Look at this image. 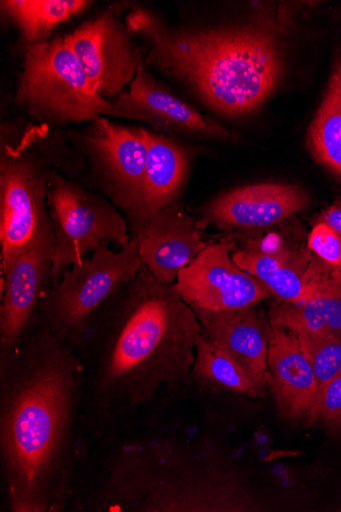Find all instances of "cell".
Wrapping results in <instances>:
<instances>
[{"label": "cell", "instance_id": "22", "mask_svg": "<svg viewBox=\"0 0 341 512\" xmlns=\"http://www.w3.org/2000/svg\"><path fill=\"white\" fill-rule=\"evenodd\" d=\"M308 138L316 161L341 179V57L311 123Z\"/></svg>", "mask_w": 341, "mask_h": 512}, {"label": "cell", "instance_id": "20", "mask_svg": "<svg viewBox=\"0 0 341 512\" xmlns=\"http://www.w3.org/2000/svg\"><path fill=\"white\" fill-rule=\"evenodd\" d=\"M191 382L217 394L231 393L250 398L266 396V390L230 356L212 344L203 333L197 341Z\"/></svg>", "mask_w": 341, "mask_h": 512}, {"label": "cell", "instance_id": "19", "mask_svg": "<svg viewBox=\"0 0 341 512\" xmlns=\"http://www.w3.org/2000/svg\"><path fill=\"white\" fill-rule=\"evenodd\" d=\"M146 138L149 150L146 158L144 211L140 221L175 204L189 164L187 150L172 138L150 130H146Z\"/></svg>", "mask_w": 341, "mask_h": 512}, {"label": "cell", "instance_id": "2", "mask_svg": "<svg viewBox=\"0 0 341 512\" xmlns=\"http://www.w3.org/2000/svg\"><path fill=\"white\" fill-rule=\"evenodd\" d=\"M84 364L39 317L0 352V459L12 512H61L76 492L88 445L82 433Z\"/></svg>", "mask_w": 341, "mask_h": 512}, {"label": "cell", "instance_id": "9", "mask_svg": "<svg viewBox=\"0 0 341 512\" xmlns=\"http://www.w3.org/2000/svg\"><path fill=\"white\" fill-rule=\"evenodd\" d=\"M53 252L52 226L2 265L0 352L16 348L37 321L43 296L53 283Z\"/></svg>", "mask_w": 341, "mask_h": 512}, {"label": "cell", "instance_id": "3", "mask_svg": "<svg viewBox=\"0 0 341 512\" xmlns=\"http://www.w3.org/2000/svg\"><path fill=\"white\" fill-rule=\"evenodd\" d=\"M125 23L149 43L145 66L180 83L218 115L237 118L254 113L281 79L280 44L270 28L172 29L142 9L132 11Z\"/></svg>", "mask_w": 341, "mask_h": 512}, {"label": "cell", "instance_id": "18", "mask_svg": "<svg viewBox=\"0 0 341 512\" xmlns=\"http://www.w3.org/2000/svg\"><path fill=\"white\" fill-rule=\"evenodd\" d=\"M271 324L341 341V270L332 269L315 294L300 304L276 301L268 312Z\"/></svg>", "mask_w": 341, "mask_h": 512}, {"label": "cell", "instance_id": "7", "mask_svg": "<svg viewBox=\"0 0 341 512\" xmlns=\"http://www.w3.org/2000/svg\"><path fill=\"white\" fill-rule=\"evenodd\" d=\"M67 138L83 162L87 188L99 191L122 210L129 227L138 223L144 211L146 129L125 127L100 116L85 131L69 130Z\"/></svg>", "mask_w": 341, "mask_h": 512}, {"label": "cell", "instance_id": "15", "mask_svg": "<svg viewBox=\"0 0 341 512\" xmlns=\"http://www.w3.org/2000/svg\"><path fill=\"white\" fill-rule=\"evenodd\" d=\"M309 197L299 186L259 183L223 193L201 209L199 229L214 225L225 231L268 228L303 211Z\"/></svg>", "mask_w": 341, "mask_h": 512}, {"label": "cell", "instance_id": "12", "mask_svg": "<svg viewBox=\"0 0 341 512\" xmlns=\"http://www.w3.org/2000/svg\"><path fill=\"white\" fill-rule=\"evenodd\" d=\"M107 116L137 120L157 131L211 141L237 142L241 138L178 98L145 65L139 68L130 88L112 103Z\"/></svg>", "mask_w": 341, "mask_h": 512}, {"label": "cell", "instance_id": "24", "mask_svg": "<svg viewBox=\"0 0 341 512\" xmlns=\"http://www.w3.org/2000/svg\"><path fill=\"white\" fill-rule=\"evenodd\" d=\"M316 424L332 434L341 433V374L324 389L307 426Z\"/></svg>", "mask_w": 341, "mask_h": 512}, {"label": "cell", "instance_id": "10", "mask_svg": "<svg viewBox=\"0 0 341 512\" xmlns=\"http://www.w3.org/2000/svg\"><path fill=\"white\" fill-rule=\"evenodd\" d=\"M64 39L97 95L107 100L118 97L145 65L134 34L113 10L82 24Z\"/></svg>", "mask_w": 341, "mask_h": 512}, {"label": "cell", "instance_id": "26", "mask_svg": "<svg viewBox=\"0 0 341 512\" xmlns=\"http://www.w3.org/2000/svg\"><path fill=\"white\" fill-rule=\"evenodd\" d=\"M317 221L324 222L332 227L341 239V198L325 209Z\"/></svg>", "mask_w": 341, "mask_h": 512}, {"label": "cell", "instance_id": "16", "mask_svg": "<svg viewBox=\"0 0 341 512\" xmlns=\"http://www.w3.org/2000/svg\"><path fill=\"white\" fill-rule=\"evenodd\" d=\"M270 325L266 388L282 420L307 424L317 396L313 367L294 331Z\"/></svg>", "mask_w": 341, "mask_h": 512}, {"label": "cell", "instance_id": "6", "mask_svg": "<svg viewBox=\"0 0 341 512\" xmlns=\"http://www.w3.org/2000/svg\"><path fill=\"white\" fill-rule=\"evenodd\" d=\"M16 103L51 128L107 116L112 105L97 95L64 37L26 49Z\"/></svg>", "mask_w": 341, "mask_h": 512}, {"label": "cell", "instance_id": "1", "mask_svg": "<svg viewBox=\"0 0 341 512\" xmlns=\"http://www.w3.org/2000/svg\"><path fill=\"white\" fill-rule=\"evenodd\" d=\"M202 325L194 310L145 268L107 308L81 354L82 433L108 445L191 382Z\"/></svg>", "mask_w": 341, "mask_h": 512}, {"label": "cell", "instance_id": "23", "mask_svg": "<svg viewBox=\"0 0 341 512\" xmlns=\"http://www.w3.org/2000/svg\"><path fill=\"white\" fill-rule=\"evenodd\" d=\"M294 332L314 370L317 383L315 409L326 386L341 374V341L303 331Z\"/></svg>", "mask_w": 341, "mask_h": 512}, {"label": "cell", "instance_id": "17", "mask_svg": "<svg viewBox=\"0 0 341 512\" xmlns=\"http://www.w3.org/2000/svg\"><path fill=\"white\" fill-rule=\"evenodd\" d=\"M192 309L200 320L204 336L267 391L265 379L271 330L268 315L257 306L232 311Z\"/></svg>", "mask_w": 341, "mask_h": 512}, {"label": "cell", "instance_id": "25", "mask_svg": "<svg viewBox=\"0 0 341 512\" xmlns=\"http://www.w3.org/2000/svg\"><path fill=\"white\" fill-rule=\"evenodd\" d=\"M308 248L328 266L341 270V239L328 224L316 222L309 235Z\"/></svg>", "mask_w": 341, "mask_h": 512}, {"label": "cell", "instance_id": "21", "mask_svg": "<svg viewBox=\"0 0 341 512\" xmlns=\"http://www.w3.org/2000/svg\"><path fill=\"white\" fill-rule=\"evenodd\" d=\"M91 4L86 0H3L0 7L18 27L28 49L48 41L59 25L82 14Z\"/></svg>", "mask_w": 341, "mask_h": 512}, {"label": "cell", "instance_id": "8", "mask_svg": "<svg viewBox=\"0 0 341 512\" xmlns=\"http://www.w3.org/2000/svg\"><path fill=\"white\" fill-rule=\"evenodd\" d=\"M47 208L54 231L52 284L96 250L111 245L121 250L131 242L128 221L119 209L64 172L52 176Z\"/></svg>", "mask_w": 341, "mask_h": 512}, {"label": "cell", "instance_id": "5", "mask_svg": "<svg viewBox=\"0 0 341 512\" xmlns=\"http://www.w3.org/2000/svg\"><path fill=\"white\" fill-rule=\"evenodd\" d=\"M141 268L133 241L117 251L96 250L48 287L39 319L81 357L97 321Z\"/></svg>", "mask_w": 341, "mask_h": 512}, {"label": "cell", "instance_id": "4", "mask_svg": "<svg viewBox=\"0 0 341 512\" xmlns=\"http://www.w3.org/2000/svg\"><path fill=\"white\" fill-rule=\"evenodd\" d=\"M81 176L83 162L64 135L46 125L3 124L0 138L2 265L53 226L47 208L52 176Z\"/></svg>", "mask_w": 341, "mask_h": 512}, {"label": "cell", "instance_id": "13", "mask_svg": "<svg viewBox=\"0 0 341 512\" xmlns=\"http://www.w3.org/2000/svg\"><path fill=\"white\" fill-rule=\"evenodd\" d=\"M233 262L258 279L278 302L300 304L310 299L333 269L309 248H292L276 236L248 240Z\"/></svg>", "mask_w": 341, "mask_h": 512}, {"label": "cell", "instance_id": "14", "mask_svg": "<svg viewBox=\"0 0 341 512\" xmlns=\"http://www.w3.org/2000/svg\"><path fill=\"white\" fill-rule=\"evenodd\" d=\"M142 267L165 286L207 247L198 220L175 203L129 227Z\"/></svg>", "mask_w": 341, "mask_h": 512}, {"label": "cell", "instance_id": "11", "mask_svg": "<svg viewBox=\"0 0 341 512\" xmlns=\"http://www.w3.org/2000/svg\"><path fill=\"white\" fill-rule=\"evenodd\" d=\"M234 242L208 247L182 269L173 288L192 308L232 311L257 306L272 297L257 278L239 268L230 257Z\"/></svg>", "mask_w": 341, "mask_h": 512}]
</instances>
